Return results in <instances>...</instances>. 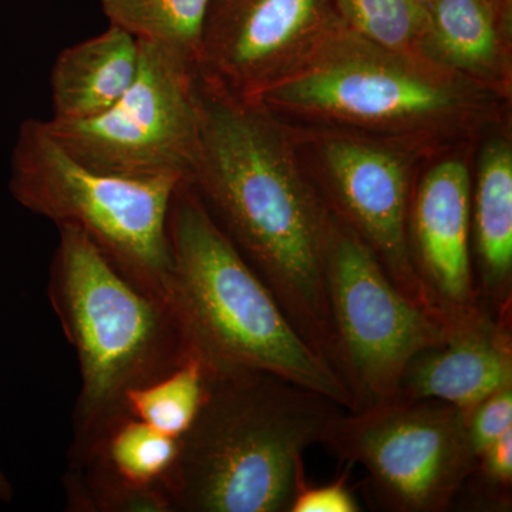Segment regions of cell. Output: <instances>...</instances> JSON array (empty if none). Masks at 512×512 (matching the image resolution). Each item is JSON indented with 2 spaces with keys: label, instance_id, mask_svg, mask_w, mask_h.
I'll use <instances>...</instances> for the list:
<instances>
[{
  "label": "cell",
  "instance_id": "5bb4252c",
  "mask_svg": "<svg viewBox=\"0 0 512 512\" xmlns=\"http://www.w3.org/2000/svg\"><path fill=\"white\" fill-rule=\"evenodd\" d=\"M138 62L136 37L113 25L64 49L50 76L52 120L82 121L106 113L130 89Z\"/></svg>",
  "mask_w": 512,
  "mask_h": 512
},
{
  "label": "cell",
  "instance_id": "44dd1931",
  "mask_svg": "<svg viewBox=\"0 0 512 512\" xmlns=\"http://www.w3.org/2000/svg\"><path fill=\"white\" fill-rule=\"evenodd\" d=\"M66 510L72 512H173L161 490H144L67 466L63 477Z\"/></svg>",
  "mask_w": 512,
  "mask_h": 512
},
{
  "label": "cell",
  "instance_id": "5b68a950",
  "mask_svg": "<svg viewBox=\"0 0 512 512\" xmlns=\"http://www.w3.org/2000/svg\"><path fill=\"white\" fill-rule=\"evenodd\" d=\"M181 183L93 170L36 119L23 121L10 158L9 191L23 208L79 228L121 274L171 306L168 217Z\"/></svg>",
  "mask_w": 512,
  "mask_h": 512
},
{
  "label": "cell",
  "instance_id": "52a82bcc",
  "mask_svg": "<svg viewBox=\"0 0 512 512\" xmlns=\"http://www.w3.org/2000/svg\"><path fill=\"white\" fill-rule=\"evenodd\" d=\"M140 62L130 89L106 113L46 127L80 163L119 177L187 180L200 141L197 63L168 47L138 42Z\"/></svg>",
  "mask_w": 512,
  "mask_h": 512
},
{
  "label": "cell",
  "instance_id": "603a6c76",
  "mask_svg": "<svg viewBox=\"0 0 512 512\" xmlns=\"http://www.w3.org/2000/svg\"><path fill=\"white\" fill-rule=\"evenodd\" d=\"M473 474H477L478 481L485 485L491 494H495V501L503 494L505 500L510 498L512 487V430L503 434L500 439L490 444L480 456L477 457ZM504 504V501L501 500ZM505 505V504H504Z\"/></svg>",
  "mask_w": 512,
  "mask_h": 512
},
{
  "label": "cell",
  "instance_id": "e0dca14e",
  "mask_svg": "<svg viewBox=\"0 0 512 512\" xmlns=\"http://www.w3.org/2000/svg\"><path fill=\"white\" fill-rule=\"evenodd\" d=\"M426 39L448 63L484 70L497 59L501 18L490 0H426Z\"/></svg>",
  "mask_w": 512,
  "mask_h": 512
},
{
  "label": "cell",
  "instance_id": "ba28073f",
  "mask_svg": "<svg viewBox=\"0 0 512 512\" xmlns=\"http://www.w3.org/2000/svg\"><path fill=\"white\" fill-rule=\"evenodd\" d=\"M322 446L366 471L367 490L383 510L446 511L470 480L466 414L437 400H402L343 410Z\"/></svg>",
  "mask_w": 512,
  "mask_h": 512
},
{
  "label": "cell",
  "instance_id": "484cf974",
  "mask_svg": "<svg viewBox=\"0 0 512 512\" xmlns=\"http://www.w3.org/2000/svg\"><path fill=\"white\" fill-rule=\"evenodd\" d=\"M490 2L493 3L494 9L497 10L501 20L505 22L507 18H510L512 0H490Z\"/></svg>",
  "mask_w": 512,
  "mask_h": 512
},
{
  "label": "cell",
  "instance_id": "9a60e30c",
  "mask_svg": "<svg viewBox=\"0 0 512 512\" xmlns=\"http://www.w3.org/2000/svg\"><path fill=\"white\" fill-rule=\"evenodd\" d=\"M471 231L481 302L491 311L511 312L512 151L505 141H491L484 148L471 198Z\"/></svg>",
  "mask_w": 512,
  "mask_h": 512
},
{
  "label": "cell",
  "instance_id": "8992f818",
  "mask_svg": "<svg viewBox=\"0 0 512 512\" xmlns=\"http://www.w3.org/2000/svg\"><path fill=\"white\" fill-rule=\"evenodd\" d=\"M326 289L338 373L353 412L396 400L413 357L443 343L450 325L404 295L372 249L335 214Z\"/></svg>",
  "mask_w": 512,
  "mask_h": 512
},
{
  "label": "cell",
  "instance_id": "6da1fadb",
  "mask_svg": "<svg viewBox=\"0 0 512 512\" xmlns=\"http://www.w3.org/2000/svg\"><path fill=\"white\" fill-rule=\"evenodd\" d=\"M198 74L200 141L185 181L302 338L338 373L326 289L333 211L293 164L261 104Z\"/></svg>",
  "mask_w": 512,
  "mask_h": 512
},
{
  "label": "cell",
  "instance_id": "4fadbf2b",
  "mask_svg": "<svg viewBox=\"0 0 512 512\" xmlns=\"http://www.w3.org/2000/svg\"><path fill=\"white\" fill-rule=\"evenodd\" d=\"M510 313L481 305L450 323L446 340L413 357L400 380L402 400H437L468 412L512 386Z\"/></svg>",
  "mask_w": 512,
  "mask_h": 512
},
{
  "label": "cell",
  "instance_id": "cb8c5ba5",
  "mask_svg": "<svg viewBox=\"0 0 512 512\" xmlns=\"http://www.w3.org/2000/svg\"><path fill=\"white\" fill-rule=\"evenodd\" d=\"M346 464L342 477L322 487H311L306 483L293 501L291 512H357L360 511L355 495L349 490V470Z\"/></svg>",
  "mask_w": 512,
  "mask_h": 512
},
{
  "label": "cell",
  "instance_id": "d6986e66",
  "mask_svg": "<svg viewBox=\"0 0 512 512\" xmlns=\"http://www.w3.org/2000/svg\"><path fill=\"white\" fill-rule=\"evenodd\" d=\"M205 384L207 365L194 353L170 375L130 390L124 404L131 416L161 433L181 439L200 412Z\"/></svg>",
  "mask_w": 512,
  "mask_h": 512
},
{
  "label": "cell",
  "instance_id": "d4e9b609",
  "mask_svg": "<svg viewBox=\"0 0 512 512\" xmlns=\"http://www.w3.org/2000/svg\"><path fill=\"white\" fill-rule=\"evenodd\" d=\"M13 495V487L8 480V477L3 474V471L0 470V501L3 503H10L12 501Z\"/></svg>",
  "mask_w": 512,
  "mask_h": 512
},
{
  "label": "cell",
  "instance_id": "2e32d148",
  "mask_svg": "<svg viewBox=\"0 0 512 512\" xmlns=\"http://www.w3.org/2000/svg\"><path fill=\"white\" fill-rule=\"evenodd\" d=\"M178 454V437L153 429L126 410L82 439H74L69 450V466L130 487L161 490L168 495V480Z\"/></svg>",
  "mask_w": 512,
  "mask_h": 512
},
{
  "label": "cell",
  "instance_id": "7402d4cb",
  "mask_svg": "<svg viewBox=\"0 0 512 512\" xmlns=\"http://www.w3.org/2000/svg\"><path fill=\"white\" fill-rule=\"evenodd\" d=\"M464 414L468 448L477 460L485 448L512 430V386L491 394Z\"/></svg>",
  "mask_w": 512,
  "mask_h": 512
},
{
  "label": "cell",
  "instance_id": "ac0fdd59",
  "mask_svg": "<svg viewBox=\"0 0 512 512\" xmlns=\"http://www.w3.org/2000/svg\"><path fill=\"white\" fill-rule=\"evenodd\" d=\"M211 0H101L110 25L197 63Z\"/></svg>",
  "mask_w": 512,
  "mask_h": 512
},
{
  "label": "cell",
  "instance_id": "7a4b0ae2",
  "mask_svg": "<svg viewBox=\"0 0 512 512\" xmlns=\"http://www.w3.org/2000/svg\"><path fill=\"white\" fill-rule=\"evenodd\" d=\"M343 410L275 373L207 365L200 412L168 480L173 512H291L306 448Z\"/></svg>",
  "mask_w": 512,
  "mask_h": 512
},
{
  "label": "cell",
  "instance_id": "7c38bea8",
  "mask_svg": "<svg viewBox=\"0 0 512 512\" xmlns=\"http://www.w3.org/2000/svg\"><path fill=\"white\" fill-rule=\"evenodd\" d=\"M470 174L460 161H444L421 181L410 207L414 269L448 325L483 305L471 262Z\"/></svg>",
  "mask_w": 512,
  "mask_h": 512
},
{
  "label": "cell",
  "instance_id": "30bf717a",
  "mask_svg": "<svg viewBox=\"0 0 512 512\" xmlns=\"http://www.w3.org/2000/svg\"><path fill=\"white\" fill-rule=\"evenodd\" d=\"M252 100L359 123L437 117L456 104L443 84L367 53L329 56L303 72L279 77Z\"/></svg>",
  "mask_w": 512,
  "mask_h": 512
},
{
  "label": "cell",
  "instance_id": "9c48e42d",
  "mask_svg": "<svg viewBox=\"0 0 512 512\" xmlns=\"http://www.w3.org/2000/svg\"><path fill=\"white\" fill-rule=\"evenodd\" d=\"M333 0H211L198 70L225 92L252 100L288 59L332 26Z\"/></svg>",
  "mask_w": 512,
  "mask_h": 512
},
{
  "label": "cell",
  "instance_id": "ffe728a7",
  "mask_svg": "<svg viewBox=\"0 0 512 512\" xmlns=\"http://www.w3.org/2000/svg\"><path fill=\"white\" fill-rule=\"evenodd\" d=\"M333 6L346 28L389 52H406L426 39V0H333Z\"/></svg>",
  "mask_w": 512,
  "mask_h": 512
},
{
  "label": "cell",
  "instance_id": "277c9868",
  "mask_svg": "<svg viewBox=\"0 0 512 512\" xmlns=\"http://www.w3.org/2000/svg\"><path fill=\"white\" fill-rule=\"evenodd\" d=\"M57 228L47 293L79 362L74 440L126 412L130 390L170 375L195 350L170 303L121 274L79 228Z\"/></svg>",
  "mask_w": 512,
  "mask_h": 512
},
{
  "label": "cell",
  "instance_id": "8fae6325",
  "mask_svg": "<svg viewBox=\"0 0 512 512\" xmlns=\"http://www.w3.org/2000/svg\"><path fill=\"white\" fill-rule=\"evenodd\" d=\"M323 154L339 210L333 214L366 242L404 295L441 318L412 261L406 165L384 148L349 138L330 141Z\"/></svg>",
  "mask_w": 512,
  "mask_h": 512
},
{
  "label": "cell",
  "instance_id": "3957f363",
  "mask_svg": "<svg viewBox=\"0 0 512 512\" xmlns=\"http://www.w3.org/2000/svg\"><path fill=\"white\" fill-rule=\"evenodd\" d=\"M168 234L173 306L207 365L275 373L355 410L338 373L302 338L188 181L175 190Z\"/></svg>",
  "mask_w": 512,
  "mask_h": 512
}]
</instances>
